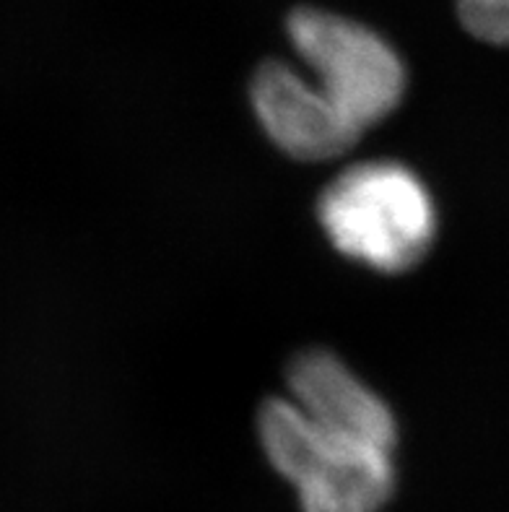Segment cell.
<instances>
[{
	"mask_svg": "<svg viewBox=\"0 0 509 512\" xmlns=\"http://www.w3.org/2000/svg\"><path fill=\"white\" fill-rule=\"evenodd\" d=\"M458 19L481 42L509 47V0H458Z\"/></svg>",
	"mask_w": 509,
	"mask_h": 512,
	"instance_id": "cell-6",
	"label": "cell"
},
{
	"mask_svg": "<svg viewBox=\"0 0 509 512\" xmlns=\"http://www.w3.org/2000/svg\"><path fill=\"white\" fill-rule=\"evenodd\" d=\"M255 429L265 461L294 487L302 512H382L393 500V450L338 435L291 398L263 401Z\"/></svg>",
	"mask_w": 509,
	"mask_h": 512,
	"instance_id": "cell-2",
	"label": "cell"
},
{
	"mask_svg": "<svg viewBox=\"0 0 509 512\" xmlns=\"http://www.w3.org/2000/svg\"><path fill=\"white\" fill-rule=\"evenodd\" d=\"M286 388V398L317 424L393 453L398 448L400 427L390 403L333 349L310 346L297 351L286 367Z\"/></svg>",
	"mask_w": 509,
	"mask_h": 512,
	"instance_id": "cell-5",
	"label": "cell"
},
{
	"mask_svg": "<svg viewBox=\"0 0 509 512\" xmlns=\"http://www.w3.org/2000/svg\"><path fill=\"white\" fill-rule=\"evenodd\" d=\"M250 107L265 138L294 162H333L361 138L325 91L284 60H265L255 68Z\"/></svg>",
	"mask_w": 509,
	"mask_h": 512,
	"instance_id": "cell-4",
	"label": "cell"
},
{
	"mask_svg": "<svg viewBox=\"0 0 509 512\" xmlns=\"http://www.w3.org/2000/svg\"><path fill=\"white\" fill-rule=\"evenodd\" d=\"M286 34L307 76L359 133L385 123L406 99V63L387 37L364 21L302 6L289 13Z\"/></svg>",
	"mask_w": 509,
	"mask_h": 512,
	"instance_id": "cell-3",
	"label": "cell"
},
{
	"mask_svg": "<svg viewBox=\"0 0 509 512\" xmlns=\"http://www.w3.org/2000/svg\"><path fill=\"white\" fill-rule=\"evenodd\" d=\"M315 216L338 255L385 276L419 266L439 232L432 188L398 159L348 164L317 195Z\"/></svg>",
	"mask_w": 509,
	"mask_h": 512,
	"instance_id": "cell-1",
	"label": "cell"
}]
</instances>
